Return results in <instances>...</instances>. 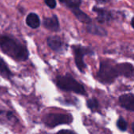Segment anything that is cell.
<instances>
[{
    "instance_id": "obj_1",
    "label": "cell",
    "mask_w": 134,
    "mask_h": 134,
    "mask_svg": "<svg viewBox=\"0 0 134 134\" xmlns=\"http://www.w3.org/2000/svg\"><path fill=\"white\" fill-rule=\"evenodd\" d=\"M0 48L2 51L16 60L24 61L28 57L27 48L15 38L0 35Z\"/></svg>"
},
{
    "instance_id": "obj_2",
    "label": "cell",
    "mask_w": 134,
    "mask_h": 134,
    "mask_svg": "<svg viewBox=\"0 0 134 134\" xmlns=\"http://www.w3.org/2000/svg\"><path fill=\"white\" fill-rule=\"evenodd\" d=\"M118 76H121V64H113L109 60H103L100 63L97 78L101 82L112 83Z\"/></svg>"
},
{
    "instance_id": "obj_3",
    "label": "cell",
    "mask_w": 134,
    "mask_h": 134,
    "mask_svg": "<svg viewBox=\"0 0 134 134\" xmlns=\"http://www.w3.org/2000/svg\"><path fill=\"white\" fill-rule=\"evenodd\" d=\"M56 84L58 87L62 90L73 92L81 95L85 94V87L69 74L66 75L58 76L56 79Z\"/></svg>"
},
{
    "instance_id": "obj_4",
    "label": "cell",
    "mask_w": 134,
    "mask_h": 134,
    "mask_svg": "<svg viewBox=\"0 0 134 134\" xmlns=\"http://www.w3.org/2000/svg\"><path fill=\"white\" fill-rule=\"evenodd\" d=\"M43 122L48 127H55L59 125L70 124L73 121L72 115L60 114V113H51L43 117Z\"/></svg>"
},
{
    "instance_id": "obj_5",
    "label": "cell",
    "mask_w": 134,
    "mask_h": 134,
    "mask_svg": "<svg viewBox=\"0 0 134 134\" xmlns=\"http://www.w3.org/2000/svg\"><path fill=\"white\" fill-rule=\"evenodd\" d=\"M73 50L74 53V58H75V63L80 71L84 72L85 69L86 68V65L84 62V57L85 55L88 54H93V52L92 49L87 47H84L79 45L73 46Z\"/></svg>"
},
{
    "instance_id": "obj_6",
    "label": "cell",
    "mask_w": 134,
    "mask_h": 134,
    "mask_svg": "<svg viewBox=\"0 0 134 134\" xmlns=\"http://www.w3.org/2000/svg\"><path fill=\"white\" fill-rule=\"evenodd\" d=\"M93 11H95L98 16H97V20L101 23H107L109 21H111L113 18L112 16V13L111 12L106 10L104 9H101V8H98V7H94L93 8Z\"/></svg>"
},
{
    "instance_id": "obj_7",
    "label": "cell",
    "mask_w": 134,
    "mask_h": 134,
    "mask_svg": "<svg viewBox=\"0 0 134 134\" xmlns=\"http://www.w3.org/2000/svg\"><path fill=\"white\" fill-rule=\"evenodd\" d=\"M47 44L50 48L57 52L64 50V42L58 36H51L47 38Z\"/></svg>"
},
{
    "instance_id": "obj_8",
    "label": "cell",
    "mask_w": 134,
    "mask_h": 134,
    "mask_svg": "<svg viewBox=\"0 0 134 134\" xmlns=\"http://www.w3.org/2000/svg\"><path fill=\"white\" fill-rule=\"evenodd\" d=\"M121 105L131 111H134V95L133 94H123L119 97Z\"/></svg>"
},
{
    "instance_id": "obj_9",
    "label": "cell",
    "mask_w": 134,
    "mask_h": 134,
    "mask_svg": "<svg viewBox=\"0 0 134 134\" xmlns=\"http://www.w3.org/2000/svg\"><path fill=\"white\" fill-rule=\"evenodd\" d=\"M44 27L50 31H57L59 30V22L56 16H52L51 17H44L43 21Z\"/></svg>"
},
{
    "instance_id": "obj_10",
    "label": "cell",
    "mask_w": 134,
    "mask_h": 134,
    "mask_svg": "<svg viewBox=\"0 0 134 134\" xmlns=\"http://www.w3.org/2000/svg\"><path fill=\"white\" fill-rule=\"evenodd\" d=\"M71 10H72V12L73 13V14L76 16V17H77L81 22H82V23H84V24H87L92 23L91 18H90L85 13H84L82 10H81V9H79V7H78V8L72 9Z\"/></svg>"
},
{
    "instance_id": "obj_11",
    "label": "cell",
    "mask_w": 134,
    "mask_h": 134,
    "mask_svg": "<svg viewBox=\"0 0 134 134\" xmlns=\"http://www.w3.org/2000/svg\"><path fill=\"white\" fill-rule=\"evenodd\" d=\"M26 24H28V26H29L32 28H37L39 27L40 24L39 17L38 16L37 14L34 13H31L27 16Z\"/></svg>"
},
{
    "instance_id": "obj_12",
    "label": "cell",
    "mask_w": 134,
    "mask_h": 134,
    "mask_svg": "<svg viewBox=\"0 0 134 134\" xmlns=\"http://www.w3.org/2000/svg\"><path fill=\"white\" fill-rule=\"evenodd\" d=\"M87 31L93 35H100V36H105L107 35V31L105 29H103V27L95 25V24H88L87 26Z\"/></svg>"
},
{
    "instance_id": "obj_13",
    "label": "cell",
    "mask_w": 134,
    "mask_h": 134,
    "mask_svg": "<svg viewBox=\"0 0 134 134\" xmlns=\"http://www.w3.org/2000/svg\"><path fill=\"white\" fill-rule=\"evenodd\" d=\"M0 75L6 78H10L12 76V73L8 68L7 65L4 62V60L0 57Z\"/></svg>"
},
{
    "instance_id": "obj_14",
    "label": "cell",
    "mask_w": 134,
    "mask_h": 134,
    "mask_svg": "<svg viewBox=\"0 0 134 134\" xmlns=\"http://www.w3.org/2000/svg\"><path fill=\"white\" fill-rule=\"evenodd\" d=\"M65 3L70 9H72L74 8H78L81 4V0H66Z\"/></svg>"
},
{
    "instance_id": "obj_15",
    "label": "cell",
    "mask_w": 134,
    "mask_h": 134,
    "mask_svg": "<svg viewBox=\"0 0 134 134\" xmlns=\"http://www.w3.org/2000/svg\"><path fill=\"white\" fill-rule=\"evenodd\" d=\"M87 105L88 107L92 110V111H95L97 110L99 108V103L96 99H90L87 101Z\"/></svg>"
},
{
    "instance_id": "obj_16",
    "label": "cell",
    "mask_w": 134,
    "mask_h": 134,
    "mask_svg": "<svg viewBox=\"0 0 134 134\" xmlns=\"http://www.w3.org/2000/svg\"><path fill=\"white\" fill-rule=\"evenodd\" d=\"M117 126H118V127L119 128V130H122V131H126V129H127V123H126V122L123 119H122V118H120V119L118 120Z\"/></svg>"
},
{
    "instance_id": "obj_17",
    "label": "cell",
    "mask_w": 134,
    "mask_h": 134,
    "mask_svg": "<svg viewBox=\"0 0 134 134\" xmlns=\"http://www.w3.org/2000/svg\"><path fill=\"white\" fill-rule=\"evenodd\" d=\"M45 3L51 9H54L56 6V1L55 0H45Z\"/></svg>"
},
{
    "instance_id": "obj_18",
    "label": "cell",
    "mask_w": 134,
    "mask_h": 134,
    "mask_svg": "<svg viewBox=\"0 0 134 134\" xmlns=\"http://www.w3.org/2000/svg\"><path fill=\"white\" fill-rule=\"evenodd\" d=\"M56 134H74L70 130H61Z\"/></svg>"
},
{
    "instance_id": "obj_19",
    "label": "cell",
    "mask_w": 134,
    "mask_h": 134,
    "mask_svg": "<svg viewBox=\"0 0 134 134\" xmlns=\"http://www.w3.org/2000/svg\"><path fill=\"white\" fill-rule=\"evenodd\" d=\"M96 1L98 2H100V3H106V2H108L111 0H96Z\"/></svg>"
},
{
    "instance_id": "obj_20",
    "label": "cell",
    "mask_w": 134,
    "mask_h": 134,
    "mask_svg": "<svg viewBox=\"0 0 134 134\" xmlns=\"http://www.w3.org/2000/svg\"><path fill=\"white\" fill-rule=\"evenodd\" d=\"M131 25H132V27L134 28V17H133V19L131 20Z\"/></svg>"
},
{
    "instance_id": "obj_21",
    "label": "cell",
    "mask_w": 134,
    "mask_h": 134,
    "mask_svg": "<svg viewBox=\"0 0 134 134\" xmlns=\"http://www.w3.org/2000/svg\"><path fill=\"white\" fill-rule=\"evenodd\" d=\"M132 127H133V133H134V122L133 123V126H132Z\"/></svg>"
},
{
    "instance_id": "obj_22",
    "label": "cell",
    "mask_w": 134,
    "mask_h": 134,
    "mask_svg": "<svg viewBox=\"0 0 134 134\" xmlns=\"http://www.w3.org/2000/svg\"><path fill=\"white\" fill-rule=\"evenodd\" d=\"M59 1H60L61 2H65V1H66V0H59Z\"/></svg>"
}]
</instances>
